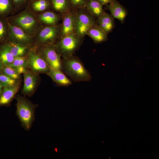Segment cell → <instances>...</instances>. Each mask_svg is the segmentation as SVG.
Masks as SVG:
<instances>
[{
	"mask_svg": "<svg viewBox=\"0 0 159 159\" xmlns=\"http://www.w3.org/2000/svg\"><path fill=\"white\" fill-rule=\"evenodd\" d=\"M7 18L9 23L21 28L33 38L43 26L38 21L36 14L30 9L29 4L17 13Z\"/></svg>",
	"mask_w": 159,
	"mask_h": 159,
	"instance_id": "1",
	"label": "cell"
},
{
	"mask_svg": "<svg viewBox=\"0 0 159 159\" xmlns=\"http://www.w3.org/2000/svg\"><path fill=\"white\" fill-rule=\"evenodd\" d=\"M62 71L74 82H87L92 78L80 59L76 56L62 58Z\"/></svg>",
	"mask_w": 159,
	"mask_h": 159,
	"instance_id": "2",
	"label": "cell"
},
{
	"mask_svg": "<svg viewBox=\"0 0 159 159\" xmlns=\"http://www.w3.org/2000/svg\"><path fill=\"white\" fill-rule=\"evenodd\" d=\"M15 98L16 100V115L22 127L25 130L29 131L35 120V110L38 105L24 95L18 94Z\"/></svg>",
	"mask_w": 159,
	"mask_h": 159,
	"instance_id": "3",
	"label": "cell"
},
{
	"mask_svg": "<svg viewBox=\"0 0 159 159\" xmlns=\"http://www.w3.org/2000/svg\"><path fill=\"white\" fill-rule=\"evenodd\" d=\"M84 40V37L73 33L59 39L54 45L57 52L64 58L74 55L82 45Z\"/></svg>",
	"mask_w": 159,
	"mask_h": 159,
	"instance_id": "4",
	"label": "cell"
},
{
	"mask_svg": "<svg viewBox=\"0 0 159 159\" xmlns=\"http://www.w3.org/2000/svg\"><path fill=\"white\" fill-rule=\"evenodd\" d=\"M61 24L42 26L34 38L35 48L42 45L54 44L59 39Z\"/></svg>",
	"mask_w": 159,
	"mask_h": 159,
	"instance_id": "5",
	"label": "cell"
},
{
	"mask_svg": "<svg viewBox=\"0 0 159 159\" xmlns=\"http://www.w3.org/2000/svg\"><path fill=\"white\" fill-rule=\"evenodd\" d=\"M35 49L50 68L62 71V57L57 52L54 44L41 45Z\"/></svg>",
	"mask_w": 159,
	"mask_h": 159,
	"instance_id": "6",
	"label": "cell"
},
{
	"mask_svg": "<svg viewBox=\"0 0 159 159\" xmlns=\"http://www.w3.org/2000/svg\"><path fill=\"white\" fill-rule=\"evenodd\" d=\"M75 33L84 37L89 28L97 24L96 18L86 8L75 9Z\"/></svg>",
	"mask_w": 159,
	"mask_h": 159,
	"instance_id": "7",
	"label": "cell"
},
{
	"mask_svg": "<svg viewBox=\"0 0 159 159\" xmlns=\"http://www.w3.org/2000/svg\"><path fill=\"white\" fill-rule=\"evenodd\" d=\"M9 23V34L7 42L35 48L34 38L23 30Z\"/></svg>",
	"mask_w": 159,
	"mask_h": 159,
	"instance_id": "8",
	"label": "cell"
},
{
	"mask_svg": "<svg viewBox=\"0 0 159 159\" xmlns=\"http://www.w3.org/2000/svg\"><path fill=\"white\" fill-rule=\"evenodd\" d=\"M29 69L32 72L39 74H47L50 68L35 48L31 49L26 57Z\"/></svg>",
	"mask_w": 159,
	"mask_h": 159,
	"instance_id": "9",
	"label": "cell"
},
{
	"mask_svg": "<svg viewBox=\"0 0 159 159\" xmlns=\"http://www.w3.org/2000/svg\"><path fill=\"white\" fill-rule=\"evenodd\" d=\"M24 84L21 91L24 96H32L35 92L40 81L39 74L29 69L23 74Z\"/></svg>",
	"mask_w": 159,
	"mask_h": 159,
	"instance_id": "10",
	"label": "cell"
},
{
	"mask_svg": "<svg viewBox=\"0 0 159 159\" xmlns=\"http://www.w3.org/2000/svg\"><path fill=\"white\" fill-rule=\"evenodd\" d=\"M61 15L62 22L59 39L68 34L75 33L76 10L72 9Z\"/></svg>",
	"mask_w": 159,
	"mask_h": 159,
	"instance_id": "11",
	"label": "cell"
},
{
	"mask_svg": "<svg viewBox=\"0 0 159 159\" xmlns=\"http://www.w3.org/2000/svg\"><path fill=\"white\" fill-rule=\"evenodd\" d=\"M37 18L43 26H53L59 24L62 20L61 14L52 9L36 14Z\"/></svg>",
	"mask_w": 159,
	"mask_h": 159,
	"instance_id": "12",
	"label": "cell"
},
{
	"mask_svg": "<svg viewBox=\"0 0 159 159\" xmlns=\"http://www.w3.org/2000/svg\"><path fill=\"white\" fill-rule=\"evenodd\" d=\"M20 82L14 85L3 87L0 95V107H9L18 91Z\"/></svg>",
	"mask_w": 159,
	"mask_h": 159,
	"instance_id": "13",
	"label": "cell"
},
{
	"mask_svg": "<svg viewBox=\"0 0 159 159\" xmlns=\"http://www.w3.org/2000/svg\"><path fill=\"white\" fill-rule=\"evenodd\" d=\"M106 6L111 14L123 24L127 14L126 9L116 0H113Z\"/></svg>",
	"mask_w": 159,
	"mask_h": 159,
	"instance_id": "14",
	"label": "cell"
},
{
	"mask_svg": "<svg viewBox=\"0 0 159 159\" xmlns=\"http://www.w3.org/2000/svg\"><path fill=\"white\" fill-rule=\"evenodd\" d=\"M114 18L111 14L105 11L96 18L97 24L107 35L112 32L115 27Z\"/></svg>",
	"mask_w": 159,
	"mask_h": 159,
	"instance_id": "15",
	"label": "cell"
},
{
	"mask_svg": "<svg viewBox=\"0 0 159 159\" xmlns=\"http://www.w3.org/2000/svg\"><path fill=\"white\" fill-rule=\"evenodd\" d=\"M47 74L59 86L68 87L73 84V82L61 71L50 68Z\"/></svg>",
	"mask_w": 159,
	"mask_h": 159,
	"instance_id": "16",
	"label": "cell"
},
{
	"mask_svg": "<svg viewBox=\"0 0 159 159\" xmlns=\"http://www.w3.org/2000/svg\"><path fill=\"white\" fill-rule=\"evenodd\" d=\"M86 35L89 36L96 44L100 43L108 40L107 35L97 23L89 28Z\"/></svg>",
	"mask_w": 159,
	"mask_h": 159,
	"instance_id": "17",
	"label": "cell"
},
{
	"mask_svg": "<svg viewBox=\"0 0 159 159\" xmlns=\"http://www.w3.org/2000/svg\"><path fill=\"white\" fill-rule=\"evenodd\" d=\"M6 43L8 45L11 53L14 57H25L30 50L33 48L30 47L9 42Z\"/></svg>",
	"mask_w": 159,
	"mask_h": 159,
	"instance_id": "18",
	"label": "cell"
},
{
	"mask_svg": "<svg viewBox=\"0 0 159 159\" xmlns=\"http://www.w3.org/2000/svg\"><path fill=\"white\" fill-rule=\"evenodd\" d=\"M29 6L30 9L36 14L52 9L51 0H37L30 1Z\"/></svg>",
	"mask_w": 159,
	"mask_h": 159,
	"instance_id": "19",
	"label": "cell"
},
{
	"mask_svg": "<svg viewBox=\"0 0 159 159\" xmlns=\"http://www.w3.org/2000/svg\"><path fill=\"white\" fill-rule=\"evenodd\" d=\"M9 66L13 68L20 75L29 69L26 57H15L12 63Z\"/></svg>",
	"mask_w": 159,
	"mask_h": 159,
	"instance_id": "20",
	"label": "cell"
},
{
	"mask_svg": "<svg viewBox=\"0 0 159 159\" xmlns=\"http://www.w3.org/2000/svg\"><path fill=\"white\" fill-rule=\"evenodd\" d=\"M14 59L10 51L7 44L6 42L0 45V59L3 65L9 66Z\"/></svg>",
	"mask_w": 159,
	"mask_h": 159,
	"instance_id": "21",
	"label": "cell"
},
{
	"mask_svg": "<svg viewBox=\"0 0 159 159\" xmlns=\"http://www.w3.org/2000/svg\"><path fill=\"white\" fill-rule=\"evenodd\" d=\"M52 9L61 14L72 9L69 0H51Z\"/></svg>",
	"mask_w": 159,
	"mask_h": 159,
	"instance_id": "22",
	"label": "cell"
},
{
	"mask_svg": "<svg viewBox=\"0 0 159 159\" xmlns=\"http://www.w3.org/2000/svg\"><path fill=\"white\" fill-rule=\"evenodd\" d=\"M103 5L97 0H87L86 8L93 16L97 18L105 11Z\"/></svg>",
	"mask_w": 159,
	"mask_h": 159,
	"instance_id": "23",
	"label": "cell"
},
{
	"mask_svg": "<svg viewBox=\"0 0 159 159\" xmlns=\"http://www.w3.org/2000/svg\"><path fill=\"white\" fill-rule=\"evenodd\" d=\"M14 9L13 0H0V17L13 15Z\"/></svg>",
	"mask_w": 159,
	"mask_h": 159,
	"instance_id": "24",
	"label": "cell"
},
{
	"mask_svg": "<svg viewBox=\"0 0 159 159\" xmlns=\"http://www.w3.org/2000/svg\"><path fill=\"white\" fill-rule=\"evenodd\" d=\"M9 26L6 17H0V44L7 42L9 34Z\"/></svg>",
	"mask_w": 159,
	"mask_h": 159,
	"instance_id": "25",
	"label": "cell"
},
{
	"mask_svg": "<svg viewBox=\"0 0 159 159\" xmlns=\"http://www.w3.org/2000/svg\"><path fill=\"white\" fill-rule=\"evenodd\" d=\"M0 74L15 80H19L21 77L20 74L12 67L9 66L4 65Z\"/></svg>",
	"mask_w": 159,
	"mask_h": 159,
	"instance_id": "26",
	"label": "cell"
},
{
	"mask_svg": "<svg viewBox=\"0 0 159 159\" xmlns=\"http://www.w3.org/2000/svg\"><path fill=\"white\" fill-rule=\"evenodd\" d=\"M14 9L13 15L21 11L29 4V0H13Z\"/></svg>",
	"mask_w": 159,
	"mask_h": 159,
	"instance_id": "27",
	"label": "cell"
},
{
	"mask_svg": "<svg viewBox=\"0 0 159 159\" xmlns=\"http://www.w3.org/2000/svg\"><path fill=\"white\" fill-rule=\"evenodd\" d=\"M19 80L12 79L0 74V83L3 87L15 85L20 82Z\"/></svg>",
	"mask_w": 159,
	"mask_h": 159,
	"instance_id": "28",
	"label": "cell"
},
{
	"mask_svg": "<svg viewBox=\"0 0 159 159\" xmlns=\"http://www.w3.org/2000/svg\"><path fill=\"white\" fill-rule=\"evenodd\" d=\"M72 9H77L86 8L87 0H69Z\"/></svg>",
	"mask_w": 159,
	"mask_h": 159,
	"instance_id": "29",
	"label": "cell"
},
{
	"mask_svg": "<svg viewBox=\"0 0 159 159\" xmlns=\"http://www.w3.org/2000/svg\"><path fill=\"white\" fill-rule=\"evenodd\" d=\"M103 6H106L114 0H97Z\"/></svg>",
	"mask_w": 159,
	"mask_h": 159,
	"instance_id": "30",
	"label": "cell"
},
{
	"mask_svg": "<svg viewBox=\"0 0 159 159\" xmlns=\"http://www.w3.org/2000/svg\"><path fill=\"white\" fill-rule=\"evenodd\" d=\"M4 65L1 61L0 59V73Z\"/></svg>",
	"mask_w": 159,
	"mask_h": 159,
	"instance_id": "31",
	"label": "cell"
},
{
	"mask_svg": "<svg viewBox=\"0 0 159 159\" xmlns=\"http://www.w3.org/2000/svg\"><path fill=\"white\" fill-rule=\"evenodd\" d=\"M3 88V87L0 83V95L1 93V92Z\"/></svg>",
	"mask_w": 159,
	"mask_h": 159,
	"instance_id": "32",
	"label": "cell"
},
{
	"mask_svg": "<svg viewBox=\"0 0 159 159\" xmlns=\"http://www.w3.org/2000/svg\"><path fill=\"white\" fill-rule=\"evenodd\" d=\"M29 0V2H30V1H36V0Z\"/></svg>",
	"mask_w": 159,
	"mask_h": 159,
	"instance_id": "33",
	"label": "cell"
}]
</instances>
